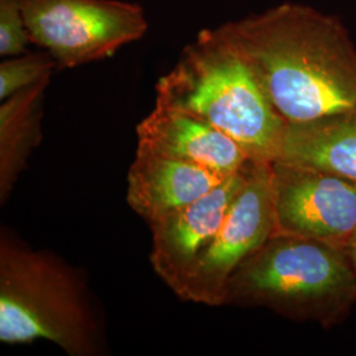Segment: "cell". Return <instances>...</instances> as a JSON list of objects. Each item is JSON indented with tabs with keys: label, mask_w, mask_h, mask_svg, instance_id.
Returning a JSON list of instances; mask_svg holds the SVG:
<instances>
[{
	"label": "cell",
	"mask_w": 356,
	"mask_h": 356,
	"mask_svg": "<svg viewBox=\"0 0 356 356\" xmlns=\"http://www.w3.org/2000/svg\"><path fill=\"white\" fill-rule=\"evenodd\" d=\"M218 28L288 123L356 113V47L335 16L286 1Z\"/></svg>",
	"instance_id": "6da1fadb"
},
{
	"label": "cell",
	"mask_w": 356,
	"mask_h": 356,
	"mask_svg": "<svg viewBox=\"0 0 356 356\" xmlns=\"http://www.w3.org/2000/svg\"><path fill=\"white\" fill-rule=\"evenodd\" d=\"M156 101L193 115L229 135L254 161L277 160L288 122L219 28H206L156 83Z\"/></svg>",
	"instance_id": "7a4b0ae2"
},
{
	"label": "cell",
	"mask_w": 356,
	"mask_h": 356,
	"mask_svg": "<svg viewBox=\"0 0 356 356\" xmlns=\"http://www.w3.org/2000/svg\"><path fill=\"white\" fill-rule=\"evenodd\" d=\"M48 341L70 356L103 351L102 329L85 282L58 256L0 236V342Z\"/></svg>",
	"instance_id": "3957f363"
},
{
	"label": "cell",
	"mask_w": 356,
	"mask_h": 356,
	"mask_svg": "<svg viewBox=\"0 0 356 356\" xmlns=\"http://www.w3.org/2000/svg\"><path fill=\"white\" fill-rule=\"evenodd\" d=\"M356 304V272L343 247L276 234L231 276L225 305L267 307L331 327Z\"/></svg>",
	"instance_id": "277c9868"
},
{
	"label": "cell",
	"mask_w": 356,
	"mask_h": 356,
	"mask_svg": "<svg viewBox=\"0 0 356 356\" xmlns=\"http://www.w3.org/2000/svg\"><path fill=\"white\" fill-rule=\"evenodd\" d=\"M31 42L58 69L102 61L148 31L144 8L124 0H24Z\"/></svg>",
	"instance_id": "5b68a950"
},
{
	"label": "cell",
	"mask_w": 356,
	"mask_h": 356,
	"mask_svg": "<svg viewBox=\"0 0 356 356\" xmlns=\"http://www.w3.org/2000/svg\"><path fill=\"white\" fill-rule=\"evenodd\" d=\"M276 232L272 163L254 161L220 229L178 297L194 304L225 305L231 276Z\"/></svg>",
	"instance_id": "8992f818"
},
{
	"label": "cell",
	"mask_w": 356,
	"mask_h": 356,
	"mask_svg": "<svg viewBox=\"0 0 356 356\" xmlns=\"http://www.w3.org/2000/svg\"><path fill=\"white\" fill-rule=\"evenodd\" d=\"M276 234L346 248L356 232V181L327 170L272 163Z\"/></svg>",
	"instance_id": "52a82bcc"
},
{
	"label": "cell",
	"mask_w": 356,
	"mask_h": 356,
	"mask_svg": "<svg viewBox=\"0 0 356 356\" xmlns=\"http://www.w3.org/2000/svg\"><path fill=\"white\" fill-rule=\"evenodd\" d=\"M252 163L231 175L200 200L149 226L153 270L177 296L220 229Z\"/></svg>",
	"instance_id": "ba28073f"
},
{
	"label": "cell",
	"mask_w": 356,
	"mask_h": 356,
	"mask_svg": "<svg viewBox=\"0 0 356 356\" xmlns=\"http://www.w3.org/2000/svg\"><path fill=\"white\" fill-rule=\"evenodd\" d=\"M138 147L206 166L225 176L254 161L229 135L166 103L154 107L136 128Z\"/></svg>",
	"instance_id": "9c48e42d"
},
{
	"label": "cell",
	"mask_w": 356,
	"mask_h": 356,
	"mask_svg": "<svg viewBox=\"0 0 356 356\" xmlns=\"http://www.w3.org/2000/svg\"><path fill=\"white\" fill-rule=\"evenodd\" d=\"M227 177L206 166L138 147L128 172L127 202L151 226L200 200Z\"/></svg>",
	"instance_id": "30bf717a"
},
{
	"label": "cell",
	"mask_w": 356,
	"mask_h": 356,
	"mask_svg": "<svg viewBox=\"0 0 356 356\" xmlns=\"http://www.w3.org/2000/svg\"><path fill=\"white\" fill-rule=\"evenodd\" d=\"M276 161L322 169L356 181V113L288 123Z\"/></svg>",
	"instance_id": "8fae6325"
},
{
	"label": "cell",
	"mask_w": 356,
	"mask_h": 356,
	"mask_svg": "<svg viewBox=\"0 0 356 356\" xmlns=\"http://www.w3.org/2000/svg\"><path fill=\"white\" fill-rule=\"evenodd\" d=\"M51 76L22 90L0 106V201L11 194L26 160L41 141L44 94Z\"/></svg>",
	"instance_id": "7c38bea8"
},
{
	"label": "cell",
	"mask_w": 356,
	"mask_h": 356,
	"mask_svg": "<svg viewBox=\"0 0 356 356\" xmlns=\"http://www.w3.org/2000/svg\"><path fill=\"white\" fill-rule=\"evenodd\" d=\"M58 69L48 51L23 53L0 64V101L26 89Z\"/></svg>",
	"instance_id": "4fadbf2b"
},
{
	"label": "cell",
	"mask_w": 356,
	"mask_h": 356,
	"mask_svg": "<svg viewBox=\"0 0 356 356\" xmlns=\"http://www.w3.org/2000/svg\"><path fill=\"white\" fill-rule=\"evenodd\" d=\"M31 38L26 28L24 0H0V56L26 53Z\"/></svg>",
	"instance_id": "5bb4252c"
},
{
	"label": "cell",
	"mask_w": 356,
	"mask_h": 356,
	"mask_svg": "<svg viewBox=\"0 0 356 356\" xmlns=\"http://www.w3.org/2000/svg\"><path fill=\"white\" fill-rule=\"evenodd\" d=\"M346 251H347V254L350 256V259H351V261H353V266H354V269H355L356 272V232L354 234V236L351 238V241L347 244Z\"/></svg>",
	"instance_id": "9a60e30c"
}]
</instances>
